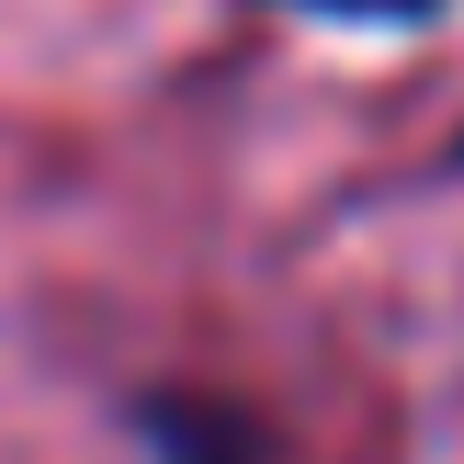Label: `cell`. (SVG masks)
<instances>
[{
    "label": "cell",
    "mask_w": 464,
    "mask_h": 464,
    "mask_svg": "<svg viewBox=\"0 0 464 464\" xmlns=\"http://www.w3.org/2000/svg\"><path fill=\"white\" fill-rule=\"evenodd\" d=\"M136 430H148L159 464H272V430L238 397H193V385H159L136 408Z\"/></svg>",
    "instance_id": "1"
},
{
    "label": "cell",
    "mask_w": 464,
    "mask_h": 464,
    "mask_svg": "<svg viewBox=\"0 0 464 464\" xmlns=\"http://www.w3.org/2000/svg\"><path fill=\"white\" fill-rule=\"evenodd\" d=\"M295 12H340V23H420L442 0H295Z\"/></svg>",
    "instance_id": "2"
}]
</instances>
